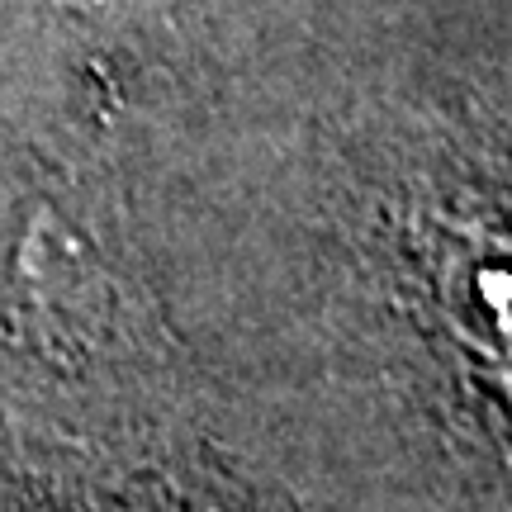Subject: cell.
I'll use <instances>...</instances> for the list:
<instances>
[{"instance_id":"obj_1","label":"cell","mask_w":512,"mask_h":512,"mask_svg":"<svg viewBox=\"0 0 512 512\" xmlns=\"http://www.w3.org/2000/svg\"><path fill=\"white\" fill-rule=\"evenodd\" d=\"M57 5H67V10L91 19H128V15H147V10H157L166 0H57Z\"/></svg>"}]
</instances>
